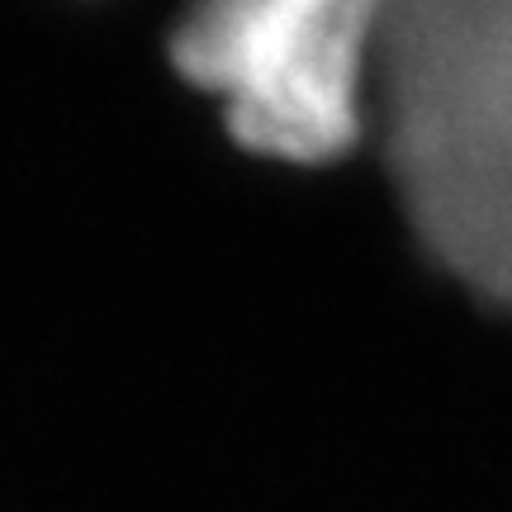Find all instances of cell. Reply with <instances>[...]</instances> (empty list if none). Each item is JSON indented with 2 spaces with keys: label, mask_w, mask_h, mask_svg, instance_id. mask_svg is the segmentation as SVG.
Wrapping results in <instances>:
<instances>
[{
  "label": "cell",
  "mask_w": 512,
  "mask_h": 512,
  "mask_svg": "<svg viewBox=\"0 0 512 512\" xmlns=\"http://www.w3.org/2000/svg\"><path fill=\"white\" fill-rule=\"evenodd\" d=\"M370 119L422 247L512 309V0H389Z\"/></svg>",
  "instance_id": "1"
},
{
  "label": "cell",
  "mask_w": 512,
  "mask_h": 512,
  "mask_svg": "<svg viewBox=\"0 0 512 512\" xmlns=\"http://www.w3.org/2000/svg\"><path fill=\"white\" fill-rule=\"evenodd\" d=\"M384 19L389 0H190L171 62L247 152L313 166L366 133Z\"/></svg>",
  "instance_id": "2"
}]
</instances>
